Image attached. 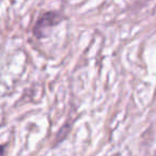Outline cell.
I'll use <instances>...</instances> for the list:
<instances>
[{
  "instance_id": "obj_1",
  "label": "cell",
  "mask_w": 156,
  "mask_h": 156,
  "mask_svg": "<svg viewBox=\"0 0 156 156\" xmlns=\"http://www.w3.org/2000/svg\"><path fill=\"white\" fill-rule=\"evenodd\" d=\"M61 20L60 15L56 14V13H46L44 14L41 18L39 19V21L36 23V27L33 29V33L36 34V37H42L44 36V32L49 28L54 27V26L58 25Z\"/></svg>"
},
{
  "instance_id": "obj_2",
  "label": "cell",
  "mask_w": 156,
  "mask_h": 156,
  "mask_svg": "<svg viewBox=\"0 0 156 156\" xmlns=\"http://www.w3.org/2000/svg\"><path fill=\"white\" fill-rule=\"evenodd\" d=\"M0 156H4V147L0 146Z\"/></svg>"
}]
</instances>
